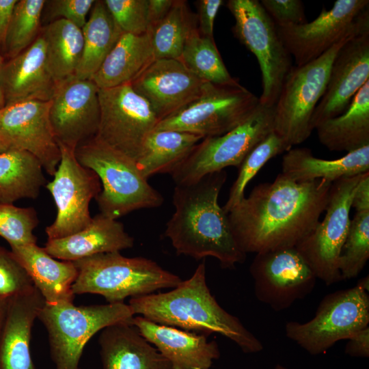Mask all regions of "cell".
<instances>
[{"label": "cell", "mask_w": 369, "mask_h": 369, "mask_svg": "<svg viewBox=\"0 0 369 369\" xmlns=\"http://www.w3.org/2000/svg\"><path fill=\"white\" fill-rule=\"evenodd\" d=\"M332 183L296 182L280 173L256 186L228 213L241 249L247 254L297 247L319 222Z\"/></svg>", "instance_id": "1"}, {"label": "cell", "mask_w": 369, "mask_h": 369, "mask_svg": "<svg viewBox=\"0 0 369 369\" xmlns=\"http://www.w3.org/2000/svg\"><path fill=\"white\" fill-rule=\"evenodd\" d=\"M224 170L197 181L176 184L173 193L175 212L167 221L165 235L177 254L200 260L210 256L223 269H234L246 258L232 234L228 213L218 203L226 182Z\"/></svg>", "instance_id": "2"}, {"label": "cell", "mask_w": 369, "mask_h": 369, "mask_svg": "<svg viewBox=\"0 0 369 369\" xmlns=\"http://www.w3.org/2000/svg\"><path fill=\"white\" fill-rule=\"evenodd\" d=\"M128 305L134 314L154 323L208 336L220 334L245 353L263 349L262 342L240 320L226 312L212 295L206 284L203 261L193 275L166 292L132 297Z\"/></svg>", "instance_id": "3"}, {"label": "cell", "mask_w": 369, "mask_h": 369, "mask_svg": "<svg viewBox=\"0 0 369 369\" xmlns=\"http://www.w3.org/2000/svg\"><path fill=\"white\" fill-rule=\"evenodd\" d=\"M368 29L367 10L357 25L325 53L306 64L292 67L274 105L273 120V132L288 150L305 141L314 131L312 117L325 91L337 53L348 40Z\"/></svg>", "instance_id": "4"}, {"label": "cell", "mask_w": 369, "mask_h": 369, "mask_svg": "<svg viewBox=\"0 0 369 369\" xmlns=\"http://www.w3.org/2000/svg\"><path fill=\"white\" fill-rule=\"evenodd\" d=\"M74 263L78 276L72 286L73 294L99 295L108 303L174 288L182 281L152 260L127 258L120 251L96 254Z\"/></svg>", "instance_id": "5"}, {"label": "cell", "mask_w": 369, "mask_h": 369, "mask_svg": "<svg viewBox=\"0 0 369 369\" xmlns=\"http://www.w3.org/2000/svg\"><path fill=\"white\" fill-rule=\"evenodd\" d=\"M78 162L94 171L102 189L95 198L100 213L118 219L133 210L160 206L162 195L139 170L136 162L93 137L74 150Z\"/></svg>", "instance_id": "6"}, {"label": "cell", "mask_w": 369, "mask_h": 369, "mask_svg": "<svg viewBox=\"0 0 369 369\" xmlns=\"http://www.w3.org/2000/svg\"><path fill=\"white\" fill-rule=\"evenodd\" d=\"M134 315L124 302L79 306L64 302L45 303L38 318L47 331L55 369H79L83 349L93 336L111 325L131 321Z\"/></svg>", "instance_id": "7"}, {"label": "cell", "mask_w": 369, "mask_h": 369, "mask_svg": "<svg viewBox=\"0 0 369 369\" xmlns=\"http://www.w3.org/2000/svg\"><path fill=\"white\" fill-rule=\"evenodd\" d=\"M369 324L368 291L359 283L327 295L314 317L305 322L289 321L286 336L312 355L325 353L337 342L348 340Z\"/></svg>", "instance_id": "8"}, {"label": "cell", "mask_w": 369, "mask_h": 369, "mask_svg": "<svg viewBox=\"0 0 369 369\" xmlns=\"http://www.w3.org/2000/svg\"><path fill=\"white\" fill-rule=\"evenodd\" d=\"M234 18V36L254 54L260 65L262 94L260 103L274 106L292 67V57L277 27L258 0H229Z\"/></svg>", "instance_id": "9"}, {"label": "cell", "mask_w": 369, "mask_h": 369, "mask_svg": "<svg viewBox=\"0 0 369 369\" xmlns=\"http://www.w3.org/2000/svg\"><path fill=\"white\" fill-rule=\"evenodd\" d=\"M273 120L274 106L259 103L245 121L231 131L204 138L172 172L176 185L194 182L227 167H238L253 148L273 131Z\"/></svg>", "instance_id": "10"}, {"label": "cell", "mask_w": 369, "mask_h": 369, "mask_svg": "<svg viewBox=\"0 0 369 369\" xmlns=\"http://www.w3.org/2000/svg\"><path fill=\"white\" fill-rule=\"evenodd\" d=\"M259 98L241 85L206 83L196 100L159 121L154 130L188 132L204 138L223 135L245 121L259 105Z\"/></svg>", "instance_id": "11"}, {"label": "cell", "mask_w": 369, "mask_h": 369, "mask_svg": "<svg viewBox=\"0 0 369 369\" xmlns=\"http://www.w3.org/2000/svg\"><path fill=\"white\" fill-rule=\"evenodd\" d=\"M362 174L332 183L323 221L295 247L316 278L327 286L342 280L338 260L350 226L353 196Z\"/></svg>", "instance_id": "12"}, {"label": "cell", "mask_w": 369, "mask_h": 369, "mask_svg": "<svg viewBox=\"0 0 369 369\" xmlns=\"http://www.w3.org/2000/svg\"><path fill=\"white\" fill-rule=\"evenodd\" d=\"M98 97L100 118L94 138L136 162L158 118L130 84L99 89Z\"/></svg>", "instance_id": "13"}, {"label": "cell", "mask_w": 369, "mask_h": 369, "mask_svg": "<svg viewBox=\"0 0 369 369\" xmlns=\"http://www.w3.org/2000/svg\"><path fill=\"white\" fill-rule=\"evenodd\" d=\"M58 145L61 160L53 180L45 185L57 208L54 222L45 229L48 239L63 238L87 226L92 220L90 203L101 191L98 176L78 162L75 150Z\"/></svg>", "instance_id": "14"}, {"label": "cell", "mask_w": 369, "mask_h": 369, "mask_svg": "<svg viewBox=\"0 0 369 369\" xmlns=\"http://www.w3.org/2000/svg\"><path fill=\"white\" fill-rule=\"evenodd\" d=\"M249 272L257 299L276 312L310 294L316 277L295 247L256 254Z\"/></svg>", "instance_id": "15"}, {"label": "cell", "mask_w": 369, "mask_h": 369, "mask_svg": "<svg viewBox=\"0 0 369 369\" xmlns=\"http://www.w3.org/2000/svg\"><path fill=\"white\" fill-rule=\"evenodd\" d=\"M98 90L92 80L74 74L55 83L49 118L57 144L75 150L96 136L100 118Z\"/></svg>", "instance_id": "16"}, {"label": "cell", "mask_w": 369, "mask_h": 369, "mask_svg": "<svg viewBox=\"0 0 369 369\" xmlns=\"http://www.w3.org/2000/svg\"><path fill=\"white\" fill-rule=\"evenodd\" d=\"M50 101L31 100L0 109V139L8 150L27 151L54 176L61 150L49 118Z\"/></svg>", "instance_id": "17"}, {"label": "cell", "mask_w": 369, "mask_h": 369, "mask_svg": "<svg viewBox=\"0 0 369 369\" xmlns=\"http://www.w3.org/2000/svg\"><path fill=\"white\" fill-rule=\"evenodd\" d=\"M368 0H337L310 23L277 28L296 66L306 64L325 53L353 28L368 9Z\"/></svg>", "instance_id": "18"}, {"label": "cell", "mask_w": 369, "mask_h": 369, "mask_svg": "<svg viewBox=\"0 0 369 369\" xmlns=\"http://www.w3.org/2000/svg\"><path fill=\"white\" fill-rule=\"evenodd\" d=\"M369 80V29L348 40L331 64L325 91L313 113L312 129L343 113Z\"/></svg>", "instance_id": "19"}, {"label": "cell", "mask_w": 369, "mask_h": 369, "mask_svg": "<svg viewBox=\"0 0 369 369\" xmlns=\"http://www.w3.org/2000/svg\"><path fill=\"white\" fill-rule=\"evenodd\" d=\"M204 82L178 59H155L130 85L150 105L161 121L202 94Z\"/></svg>", "instance_id": "20"}, {"label": "cell", "mask_w": 369, "mask_h": 369, "mask_svg": "<svg viewBox=\"0 0 369 369\" xmlns=\"http://www.w3.org/2000/svg\"><path fill=\"white\" fill-rule=\"evenodd\" d=\"M131 323L140 334L170 363L172 369H210L220 352L208 336L134 316Z\"/></svg>", "instance_id": "21"}, {"label": "cell", "mask_w": 369, "mask_h": 369, "mask_svg": "<svg viewBox=\"0 0 369 369\" xmlns=\"http://www.w3.org/2000/svg\"><path fill=\"white\" fill-rule=\"evenodd\" d=\"M55 86L47 69L41 35L18 55L3 62L1 67L0 87L5 106L31 100L50 101Z\"/></svg>", "instance_id": "22"}, {"label": "cell", "mask_w": 369, "mask_h": 369, "mask_svg": "<svg viewBox=\"0 0 369 369\" xmlns=\"http://www.w3.org/2000/svg\"><path fill=\"white\" fill-rule=\"evenodd\" d=\"M44 303L35 286L8 299L0 337V369H36L30 349L31 330Z\"/></svg>", "instance_id": "23"}, {"label": "cell", "mask_w": 369, "mask_h": 369, "mask_svg": "<svg viewBox=\"0 0 369 369\" xmlns=\"http://www.w3.org/2000/svg\"><path fill=\"white\" fill-rule=\"evenodd\" d=\"M133 245L134 238L122 223L100 213L77 233L48 239L44 249L54 258L74 262L98 254L120 251Z\"/></svg>", "instance_id": "24"}, {"label": "cell", "mask_w": 369, "mask_h": 369, "mask_svg": "<svg viewBox=\"0 0 369 369\" xmlns=\"http://www.w3.org/2000/svg\"><path fill=\"white\" fill-rule=\"evenodd\" d=\"M98 344L104 369H172L131 321L104 328Z\"/></svg>", "instance_id": "25"}, {"label": "cell", "mask_w": 369, "mask_h": 369, "mask_svg": "<svg viewBox=\"0 0 369 369\" xmlns=\"http://www.w3.org/2000/svg\"><path fill=\"white\" fill-rule=\"evenodd\" d=\"M10 247L46 303L73 302L72 286L78 276L74 262L57 260L37 243Z\"/></svg>", "instance_id": "26"}, {"label": "cell", "mask_w": 369, "mask_h": 369, "mask_svg": "<svg viewBox=\"0 0 369 369\" xmlns=\"http://www.w3.org/2000/svg\"><path fill=\"white\" fill-rule=\"evenodd\" d=\"M367 172H369V145L334 160L316 157L309 148H290L282 158L281 174L296 182L323 179L333 182Z\"/></svg>", "instance_id": "27"}, {"label": "cell", "mask_w": 369, "mask_h": 369, "mask_svg": "<svg viewBox=\"0 0 369 369\" xmlns=\"http://www.w3.org/2000/svg\"><path fill=\"white\" fill-rule=\"evenodd\" d=\"M154 60L148 32L123 33L91 80L99 89L130 84Z\"/></svg>", "instance_id": "28"}, {"label": "cell", "mask_w": 369, "mask_h": 369, "mask_svg": "<svg viewBox=\"0 0 369 369\" xmlns=\"http://www.w3.org/2000/svg\"><path fill=\"white\" fill-rule=\"evenodd\" d=\"M315 129L320 142L331 151L349 152L369 145V80L343 113Z\"/></svg>", "instance_id": "29"}, {"label": "cell", "mask_w": 369, "mask_h": 369, "mask_svg": "<svg viewBox=\"0 0 369 369\" xmlns=\"http://www.w3.org/2000/svg\"><path fill=\"white\" fill-rule=\"evenodd\" d=\"M204 137L188 132L154 130L146 137L137 166L148 179L156 174H172Z\"/></svg>", "instance_id": "30"}, {"label": "cell", "mask_w": 369, "mask_h": 369, "mask_svg": "<svg viewBox=\"0 0 369 369\" xmlns=\"http://www.w3.org/2000/svg\"><path fill=\"white\" fill-rule=\"evenodd\" d=\"M82 55L74 76L92 79L123 33L103 1H96L81 29Z\"/></svg>", "instance_id": "31"}, {"label": "cell", "mask_w": 369, "mask_h": 369, "mask_svg": "<svg viewBox=\"0 0 369 369\" xmlns=\"http://www.w3.org/2000/svg\"><path fill=\"white\" fill-rule=\"evenodd\" d=\"M43 167L31 153L15 149L0 153V203L35 199L46 185Z\"/></svg>", "instance_id": "32"}, {"label": "cell", "mask_w": 369, "mask_h": 369, "mask_svg": "<svg viewBox=\"0 0 369 369\" xmlns=\"http://www.w3.org/2000/svg\"><path fill=\"white\" fill-rule=\"evenodd\" d=\"M47 69L55 83L74 75L83 49L82 29L64 19L49 23L41 34Z\"/></svg>", "instance_id": "33"}, {"label": "cell", "mask_w": 369, "mask_h": 369, "mask_svg": "<svg viewBox=\"0 0 369 369\" xmlns=\"http://www.w3.org/2000/svg\"><path fill=\"white\" fill-rule=\"evenodd\" d=\"M197 27V14L187 1L174 0L168 13L148 29L155 59H178L188 36Z\"/></svg>", "instance_id": "34"}, {"label": "cell", "mask_w": 369, "mask_h": 369, "mask_svg": "<svg viewBox=\"0 0 369 369\" xmlns=\"http://www.w3.org/2000/svg\"><path fill=\"white\" fill-rule=\"evenodd\" d=\"M178 59L204 82L224 84L236 79L228 71L214 38L202 35L197 27L188 36Z\"/></svg>", "instance_id": "35"}, {"label": "cell", "mask_w": 369, "mask_h": 369, "mask_svg": "<svg viewBox=\"0 0 369 369\" xmlns=\"http://www.w3.org/2000/svg\"><path fill=\"white\" fill-rule=\"evenodd\" d=\"M44 0H17L8 28L4 53L10 59L29 47L37 36Z\"/></svg>", "instance_id": "36"}, {"label": "cell", "mask_w": 369, "mask_h": 369, "mask_svg": "<svg viewBox=\"0 0 369 369\" xmlns=\"http://www.w3.org/2000/svg\"><path fill=\"white\" fill-rule=\"evenodd\" d=\"M288 150L283 140L273 131L253 148L238 167V176L230 188L228 198L222 207L223 210L228 213L244 198L247 185L266 163Z\"/></svg>", "instance_id": "37"}, {"label": "cell", "mask_w": 369, "mask_h": 369, "mask_svg": "<svg viewBox=\"0 0 369 369\" xmlns=\"http://www.w3.org/2000/svg\"><path fill=\"white\" fill-rule=\"evenodd\" d=\"M369 258V211L356 212L342 247L338 266L342 280L356 277Z\"/></svg>", "instance_id": "38"}, {"label": "cell", "mask_w": 369, "mask_h": 369, "mask_svg": "<svg viewBox=\"0 0 369 369\" xmlns=\"http://www.w3.org/2000/svg\"><path fill=\"white\" fill-rule=\"evenodd\" d=\"M38 223L33 208L0 203V236L10 246L36 244L37 238L33 231Z\"/></svg>", "instance_id": "39"}, {"label": "cell", "mask_w": 369, "mask_h": 369, "mask_svg": "<svg viewBox=\"0 0 369 369\" xmlns=\"http://www.w3.org/2000/svg\"><path fill=\"white\" fill-rule=\"evenodd\" d=\"M103 1L122 33L141 35L148 32V0Z\"/></svg>", "instance_id": "40"}, {"label": "cell", "mask_w": 369, "mask_h": 369, "mask_svg": "<svg viewBox=\"0 0 369 369\" xmlns=\"http://www.w3.org/2000/svg\"><path fill=\"white\" fill-rule=\"evenodd\" d=\"M34 287L12 251L0 245V296L9 299Z\"/></svg>", "instance_id": "41"}, {"label": "cell", "mask_w": 369, "mask_h": 369, "mask_svg": "<svg viewBox=\"0 0 369 369\" xmlns=\"http://www.w3.org/2000/svg\"><path fill=\"white\" fill-rule=\"evenodd\" d=\"M95 1L94 0L45 1L43 10H46L47 18L50 20H66L82 29L87 21V15L91 11Z\"/></svg>", "instance_id": "42"}, {"label": "cell", "mask_w": 369, "mask_h": 369, "mask_svg": "<svg viewBox=\"0 0 369 369\" xmlns=\"http://www.w3.org/2000/svg\"><path fill=\"white\" fill-rule=\"evenodd\" d=\"M260 2L277 28L307 23L301 0H262Z\"/></svg>", "instance_id": "43"}, {"label": "cell", "mask_w": 369, "mask_h": 369, "mask_svg": "<svg viewBox=\"0 0 369 369\" xmlns=\"http://www.w3.org/2000/svg\"><path fill=\"white\" fill-rule=\"evenodd\" d=\"M223 4V1L222 0H200L197 1V29L202 35L213 38L215 19Z\"/></svg>", "instance_id": "44"}, {"label": "cell", "mask_w": 369, "mask_h": 369, "mask_svg": "<svg viewBox=\"0 0 369 369\" xmlns=\"http://www.w3.org/2000/svg\"><path fill=\"white\" fill-rule=\"evenodd\" d=\"M345 353L351 357H369V327H366L351 336L344 349Z\"/></svg>", "instance_id": "45"}, {"label": "cell", "mask_w": 369, "mask_h": 369, "mask_svg": "<svg viewBox=\"0 0 369 369\" xmlns=\"http://www.w3.org/2000/svg\"><path fill=\"white\" fill-rule=\"evenodd\" d=\"M356 212L369 211V172L362 174L355 190L351 208Z\"/></svg>", "instance_id": "46"}, {"label": "cell", "mask_w": 369, "mask_h": 369, "mask_svg": "<svg viewBox=\"0 0 369 369\" xmlns=\"http://www.w3.org/2000/svg\"><path fill=\"white\" fill-rule=\"evenodd\" d=\"M17 0H0V49L3 52L12 12Z\"/></svg>", "instance_id": "47"}, {"label": "cell", "mask_w": 369, "mask_h": 369, "mask_svg": "<svg viewBox=\"0 0 369 369\" xmlns=\"http://www.w3.org/2000/svg\"><path fill=\"white\" fill-rule=\"evenodd\" d=\"M174 0H148V27L161 20L169 11Z\"/></svg>", "instance_id": "48"}, {"label": "cell", "mask_w": 369, "mask_h": 369, "mask_svg": "<svg viewBox=\"0 0 369 369\" xmlns=\"http://www.w3.org/2000/svg\"><path fill=\"white\" fill-rule=\"evenodd\" d=\"M8 303V299L0 296V337L6 316Z\"/></svg>", "instance_id": "49"}, {"label": "cell", "mask_w": 369, "mask_h": 369, "mask_svg": "<svg viewBox=\"0 0 369 369\" xmlns=\"http://www.w3.org/2000/svg\"><path fill=\"white\" fill-rule=\"evenodd\" d=\"M3 63V57L0 55V69ZM5 107V100L0 87V109Z\"/></svg>", "instance_id": "50"}, {"label": "cell", "mask_w": 369, "mask_h": 369, "mask_svg": "<svg viewBox=\"0 0 369 369\" xmlns=\"http://www.w3.org/2000/svg\"><path fill=\"white\" fill-rule=\"evenodd\" d=\"M7 150H8V148H6V146L4 145V144L0 139V153L3 152H4V151H5Z\"/></svg>", "instance_id": "51"}]
</instances>
